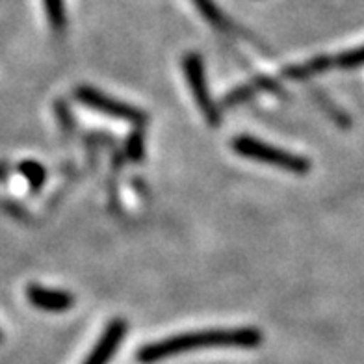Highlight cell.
Wrapping results in <instances>:
<instances>
[{
  "label": "cell",
  "mask_w": 364,
  "mask_h": 364,
  "mask_svg": "<svg viewBox=\"0 0 364 364\" xmlns=\"http://www.w3.org/2000/svg\"><path fill=\"white\" fill-rule=\"evenodd\" d=\"M264 336L257 327H238V329H205L182 333L162 338L159 342L141 346L136 351V359L141 364H154L173 355L188 351L210 350V348H240L253 350L262 344Z\"/></svg>",
  "instance_id": "cell-1"
},
{
  "label": "cell",
  "mask_w": 364,
  "mask_h": 364,
  "mask_svg": "<svg viewBox=\"0 0 364 364\" xmlns=\"http://www.w3.org/2000/svg\"><path fill=\"white\" fill-rule=\"evenodd\" d=\"M232 149H235L236 154L244 156V159L269 164V166H275V168L294 173V175H307L311 171V162L305 156L294 154L290 151H284V149L273 147V145L264 144V141L251 138V136H236L232 139Z\"/></svg>",
  "instance_id": "cell-2"
},
{
  "label": "cell",
  "mask_w": 364,
  "mask_h": 364,
  "mask_svg": "<svg viewBox=\"0 0 364 364\" xmlns=\"http://www.w3.org/2000/svg\"><path fill=\"white\" fill-rule=\"evenodd\" d=\"M182 68H184V75H186L188 86L192 90V95L196 99L199 110L203 112L205 119L208 121L210 127H220L221 114L216 102L212 101L210 91L206 86L205 78V68H203V60L197 53H190L182 60Z\"/></svg>",
  "instance_id": "cell-3"
},
{
  "label": "cell",
  "mask_w": 364,
  "mask_h": 364,
  "mask_svg": "<svg viewBox=\"0 0 364 364\" xmlns=\"http://www.w3.org/2000/svg\"><path fill=\"white\" fill-rule=\"evenodd\" d=\"M75 97L78 99V102H82L87 108H93V110L110 115V117L125 119L129 123H134V125H141L147 119V115L141 110H138V108H134V106L115 101V99L105 95L101 91L93 90V87H78Z\"/></svg>",
  "instance_id": "cell-4"
},
{
  "label": "cell",
  "mask_w": 364,
  "mask_h": 364,
  "mask_svg": "<svg viewBox=\"0 0 364 364\" xmlns=\"http://www.w3.org/2000/svg\"><path fill=\"white\" fill-rule=\"evenodd\" d=\"M127 335V321L125 320H114L108 323L106 331L102 333V336L99 338V342L95 344L93 351L90 353L86 360L82 364H108L112 360V357L115 355V351L119 350L121 342Z\"/></svg>",
  "instance_id": "cell-5"
},
{
  "label": "cell",
  "mask_w": 364,
  "mask_h": 364,
  "mask_svg": "<svg viewBox=\"0 0 364 364\" xmlns=\"http://www.w3.org/2000/svg\"><path fill=\"white\" fill-rule=\"evenodd\" d=\"M26 297L34 307L47 312H63L75 305V297L63 290H48L39 284H28L26 288Z\"/></svg>",
  "instance_id": "cell-6"
},
{
  "label": "cell",
  "mask_w": 364,
  "mask_h": 364,
  "mask_svg": "<svg viewBox=\"0 0 364 364\" xmlns=\"http://www.w3.org/2000/svg\"><path fill=\"white\" fill-rule=\"evenodd\" d=\"M364 65V45L346 50L336 56H329V69H357Z\"/></svg>",
  "instance_id": "cell-7"
},
{
  "label": "cell",
  "mask_w": 364,
  "mask_h": 364,
  "mask_svg": "<svg viewBox=\"0 0 364 364\" xmlns=\"http://www.w3.org/2000/svg\"><path fill=\"white\" fill-rule=\"evenodd\" d=\"M19 173L23 175L26 181H28V186L32 192H39L45 184V178H47V171L39 162L34 160H24L19 164Z\"/></svg>",
  "instance_id": "cell-8"
},
{
  "label": "cell",
  "mask_w": 364,
  "mask_h": 364,
  "mask_svg": "<svg viewBox=\"0 0 364 364\" xmlns=\"http://www.w3.org/2000/svg\"><path fill=\"white\" fill-rule=\"evenodd\" d=\"M45 11L48 15V23L54 30L62 32L65 28V10H63V0H43Z\"/></svg>",
  "instance_id": "cell-9"
},
{
  "label": "cell",
  "mask_w": 364,
  "mask_h": 364,
  "mask_svg": "<svg viewBox=\"0 0 364 364\" xmlns=\"http://www.w3.org/2000/svg\"><path fill=\"white\" fill-rule=\"evenodd\" d=\"M145 153V141H144V132L139 129L132 130L127 138V154H129L130 160H134V162H139V160L144 159Z\"/></svg>",
  "instance_id": "cell-10"
},
{
  "label": "cell",
  "mask_w": 364,
  "mask_h": 364,
  "mask_svg": "<svg viewBox=\"0 0 364 364\" xmlns=\"http://www.w3.org/2000/svg\"><path fill=\"white\" fill-rule=\"evenodd\" d=\"M257 87H259V84H257V86H253V84H247V86L236 87V90H232L230 93H227V97L223 99V106L230 108V106L242 105V102L250 101L251 97L255 95Z\"/></svg>",
  "instance_id": "cell-11"
}]
</instances>
